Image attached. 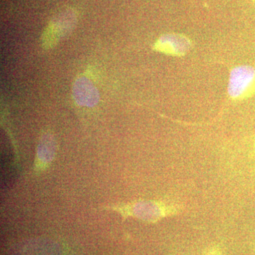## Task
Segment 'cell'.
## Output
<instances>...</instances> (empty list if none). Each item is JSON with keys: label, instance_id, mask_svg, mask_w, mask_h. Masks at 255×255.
I'll return each instance as SVG.
<instances>
[{"label": "cell", "instance_id": "7a4b0ae2", "mask_svg": "<svg viewBox=\"0 0 255 255\" xmlns=\"http://www.w3.org/2000/svg\"><path fill=\"white\" fill-rule=\"evenodd\" d=\"M229 95L234 100H244L255 94V68L248 65L236 67L230 77Z\"/></svg>", "mask_w": 255, "mask_h": 255}, {"label": "cell", "instance_id": "3957f363", "mask_svg": "<svg viewBox=\"0 0 255 255\" xmlns=\"http://www.w3.org/2000/svg\"><path fill=\"white\" fill-rule=\"evenodd\" d=\"M191 41L179 34H166L161 36L155 45V50L167 54L183 55L190 49Z\"/></svg>", "mask_w": 255, "mask_h": 255}, {"label": "cell", "instance_id": "5b68a950", "mask_svg": "<svg viewBox=\"0 0 255 255\" xmlns=\"http://www.w3.org/2000/svg\"><path fill=\"white\" fill-rule=\"evenodd\" d=\"M212 255V254H211V255Z\"/></svg>", "mask_w": 255, "mask_h": 255}, {"label": "cell", "instance_id": "6da1fadb", "mask_svg": "<svg viewBox=\"0 0 255 255\" xmlns=\"http://www.w3.org/2000/svg\"><path fill=\"white\" fill-rule=\"evenodd\" d=\"M77 21V13L75 10L66 9L58 13L48 24L43 32L42 43L46 48H52L66 36L75 26Z\"/></svg>", "mask_w": 255, "mask_h": 255}, {"label": "cell", "instance_id": "277c9868", "mask_svg": "<svg viewBox=\"0 0 255 255\" xmlns=\"http://www.w3.org/2000/svg\"><path fill=\"white\" fill-rule=\"evenodd\" d=\"M74 97L78 103L83 105H94L99 99L97 89L90 80L79 78L74 85Z\"/></svg>", "mask_w": 255, "mask_h": 255}]
</instances>
